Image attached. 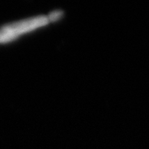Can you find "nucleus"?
Returning a JSON list of instances; mask_svg holds the SVG:
<instances>
[{
	"instance_id": "f257e3e1",
	"label": "nucleus",
	"mask_w": 149,
	"mask_h": 149,
	"mask_svg": "<svg viewBox=\"0 0 149 149\" xmlns=\"http://www.w3.org/2000/svg\"><path fill=\"white\" fill-rule=\"evenodd\" d=\"M49 22L47 17L37 16L3 25L0 27V45L12 42L22 35L47 25Z\"/></svg>"
},
{
	"instance_id": "f03ea898",
	"label": "nucleus",
	"mask_w": 149,
	"mask_h": 149,
	"mask_svg": "<svg viewBox=\"0 0 149 149\" xmlns=\"http://www.w3.org/2000/svg\"><path fill=\"white\" fill-rule=\"evenodd\" d=\"M62 16V13L60 12V11H55L52 12L49 14V16H47V18L49 22H55L56 20L60 19Z\"/></svg>"
}]
</instances>
